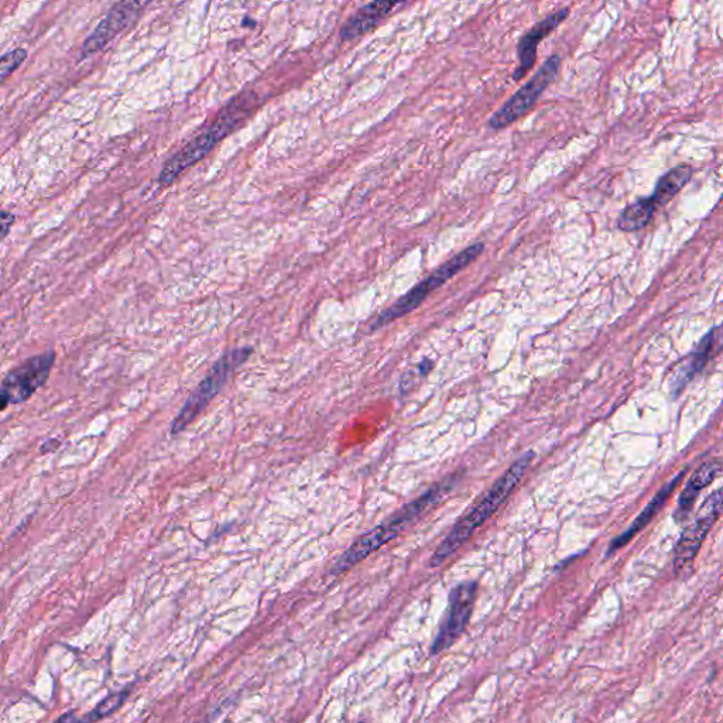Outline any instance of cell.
Segmentation results:
<instances>
[{
	"label": "cell",
	"mask_w": 723,
	"mask_h": 723,
	"mask_svg": "<svg viewBox=\"0 0 723 723\" xmlns=\"http://www.w3.org/2000/svg\"><path fill=\"white\" fill-rule=\"evenodd\" d=\"M457 482L458 476H451V478L437 483L433 488L428 489L424 495H421L420 498L407 503L406 506H403L399 512L394 513V515L390 516L385 522L380 523L375 529L363 534V536L359 537L354 544H351V547L338 558L337 563H335L334 568H332L331 574L338 575L351 570L355 565L366 560L369 555L378 551L380 547L397 539L399 534H402L411 524L416 523L427 510H430L431 507L441 502V500L455 488Z\"/></svg>",
	"instance_id": "6da1fadb"
},
{
	"label": "cell",
	"mask_w": 723,
	"mask_h": 723,
	"mask_svg": "<svg viewBox=\"0 0 723 723\" xmlns=\"http://www.w3.org/2000/svg\"><path fill=\"white\" fill-rule=\"evenodd\" d=\"M255 102V94H252V92H242L241 95L233 98L218 113L214 121L205 126L183 149L178 150L174 156L167 160V163L164 164L163 169L160 171L159 180H157L161 187L173 184L185 170L190 169L198 161L204 159L224 137L228 136L232 130H235L236 126L249 115V112H252Z\"/></svg>",
	"instance_id": "7a4b0ae2"
},
{
	"label": "cell",
	"mask_w": 723,
	"mask_h": 723,
	"mask_svg": "<svg viewBox=\"0 0 723 723\" xmlns=\"http://www.w3.org/2000/svg\"><path fill=\"white\" fill-rule=\"evenodd\" d=\"M534 452H526L523 457L517 459L515 464L507 469L506 474L499 479L495 485L489 489L486 493L485 498L476 505L471 512L465 517H462L454 529L450 531L444 541L438 546L437 550L431 558V567H440L444 564L451 555L457 553L462 544L469 540V537L475 533L479 527L482 526L486 520L491 519L495 512H498L500 506L505 503V500L512 495L515 491L519 482L522 481L523 476L526 475L527 469L531 462H533Z\"/></svg>",
	"instance_id": "3957f363"
},
{
	"label": "cell",
	"mask_w": 723,
	"mask_h": 723,
	"mask_svg": "<svg viewBox=\"0 0 723 723\" xmlns=\"http://www.w3.org/2000/svg\"><path fill=\"white\" fill-rule=\"evenodd\" d=\"M483 250H485V243H474V245L462 250L457 256H454V258L445 262L444 265L438 267L430 276L416 284L409 293L404 294L396 303L386 308L383 313H380L378 317L372 321V324H370V331L380 330V328L392 324V322L399 320V318H403L404 315L413 313L416 308L420 307L421 304L427 300V297L430 296L431 293L440 289L448 280H451L452 277L457 276L459 272H462V270L466 269L472 262H475V260L482 255Z\"/></svg>",
	"instance_id": "277c9868"
},
{
	"label": "cell",
	"mask_w": 723,
	"mask_h": 723,
	"mask_svg": "<svg viewBox=\"0 0 723 723\" xmlns=\"http://www.w3.org/2000/svg\"><path fill=\"white\" fill-rule=\"evenodd\" d=\"M252 352L253 348L250 346L231 349L214 363L207 376L202 379L200 385L195 387L194 392L185 400L180 413L174 418L173 424H171V435L180 434L193 423L195 418L200 416L202 411L207 409L208 404L224 389L226 383L235 375L236 370L241 368L243 363L248 362Z\"/></svg>",
	"instance_id": "5b68a950"
},
{
	"label": "cell",
	"mask_w": 723,
	"mask_h": 723,
	"mask_svg": "<svg viewBox=\"0 0 723 723\" xmlns=\"http://www.w3.org/2000/svg\"><path fill=\"white\" fill-rule=\"evenodd\" d=\"M561 57L558 54L550 56L544 61L543 65L536 71V74L527 81L522 88L517 89L505 104L500 106L498 111L493 113L489 118L488 126L493 130L505 129L507 126L513 125L524 115L531 111L537 104L544 91L557 78L560 73Z\"/></svg>",
	"instance_id": "8992f818"
},
{
	"label": "cell",
	"mask_w": 723,
	"mask_h": 723,
	"mask_svg": "<svg viewBox=\"0 0 723 723\" xmlns=\"http://www.w3.org/2000/svg\"><path fill=\"white\" fill-rule=\"evenodd\" d=\"M54 363L56 352L49 351L32 356L10 370L0 385V411L27 402L41 386L46 385Z\"/></svg>",
	"instance_id": "52a82bcc"
},
{
	"label": "cell",
	"mask_w": 723,
	"mask_h": 723,
	"mask_svg": "<svg viewBox=\"0 0 723 723\" xmlns=\"http://www.w3.org/2000/svg\"><path fill=\"white\" fill-rule=\"evenodd\" d=\"M722 503V491L718 489L705 500L704 505L699 509L698 515L692 520L690 526L684 530L674 553V568L677 574L688 570L694 563L699 548L707 539L708 533L714 527L716 520L721 516Z\"/></svg>",
	"instance_id": "ba28073f"
},
{
	"label": "cell",
	"mask_w": 723,
	"mask_h": 723,
	"mask_svg": "<svg viewBox=\"0 0 723 723\" xmlns=\"http://www.w3.org/2000/svg\"><path fill=\"white\" fill-rule=\"evenodd\" d=\"M476 591H478V585L474 581L464 582L452 589L447 616H445L440 632L435 637L433 649H431L433 656L450 649L452 644L457 642L465 632L466 626L471 620L472 611H474Z\"/></svg>",
	"instance_id": "9c48e42d"
},
{
	"label": "cell",
	"mask_w": 723,
	"mask_h": 723,
	"mask_svg": "<svg viewBox=\"0 0 723 723\" xmlns=\"http://www.w3.org/2000/svg\"><path fill=\"white\" fill-rule=\"evenodd\" d=\"M146 6L147 3L142 2H119L113 5L105 19H102L97 29L82 44L81 60L104 50L130 23L135 22Z\"/></svg>",
	"instance_id": "30bf717a"
},
{
	"label": "cell",
	"mask_w": 723,
	"mask_h": 723,
	"mask_svg": "<svg viewBox=\"0 0 723 723\" xmlns=\"http://www.w3.org/2000/svg\"><path fill=\"white\" fill-rule=\"evenodd\" d=\"M570 12V8H563L557 10V12L550 13V15L541 19L540 22H537L536 25L523 34L522 39L517 43L519 65H517L516 70L513 71V81L523 80V78L529 74L531 68L536 64L539 44L570 16Z\"/></svg>",
	"instance_id": "8fae6325"
},
{
	"label": "cell",
	"mask_w": 723,
	"mask_h": 723,
	"mask_svg": "<svg viewBox=\"0 0 723 723\" xmlns=\"http://www.w3.org/2000/svg\"><path fill=\"white\" fill-rule=\"evenodd\" d=\"M685 475H687V469H684V471H681L680 474L675 475L674 478L667 483V485L663 486V489H661V491L650 500L649 505L644 507L642 513L636 517L635 522L630 524L629 529H627L625 533L619 534V536L612 541L611 546H609L608 557L609 555L615 554L616 551L620 550V548L625 547L629 541L635 539L637 534H639L640 531H642L644 527L653 520V517L660 512L661 507L664 506L667 499L673 495L674 489L680 485L681 481H683Z\"/></svg>",
	"instance_id": "7c38bea8"
},
{
	"label": "cell",
	"mask_w": 723,
	"mask_h": 723,
	"mask_svg": "<svg viewBox=\"0 0 723 723\" xmlns=\"http://www.w3.org/2000/svg\"><path fill=\"white\" fill-rule=\"evenodd\" d=\"M399 2H372L363 6L355 13L348 22L342 26L341 39L344 41L354 40L363 34L375 29L380 22L390 16L394 9L399 8Z\"/></svg>",
	"instance_id": "4fadbf2b"
},
{
	"label": "cell",
	"mask_w": 723,
	"mask_h": 723,
	"mask_svg": "<svg viewBox=\"0 0 723 723\" xmlns=\"http://www.w3.org/2000/svg\"><path fill=\"white\" fill-rule=\"evenodd\" d=\"M721 468V461H719V459H712V461L705 462V464L699 466L697 471L692 474L690 482L687 483L684 491L681 492L678 507L677 510H675V519H677L678 522H684V520L688 519L692 509H694L695 503H697L699 493L714 482L716 476L721 472Z\"/></svg>",
	"instance_id": "5bb4252c"
},
{
	"label": "cell",
	"mask_w": 723,
	"mask_h": 723,
	"mask_svg": "<svg viewBox=\"0 0 723 723\" xmlns=\"http://www.w3.org/2000/svg\"><path fill=\"white\" fill-rule=\"evenodd\" d=\"M716 332H718V328L709 331L708 334L702 338V341L699 342L695 351L678 366L677 373H675L673 380H671V390H673L675 394L680 393L681 390L688 385V382H691L694 376H697L698 373L705 368V365H707L709 358H711L712 351H714Z\"/></svg>",
	"instance_id": "9a60e30c"
},
{
	"label": "cell",
	"mask_w": 723,
	"mask_h": 723,
	"mask_svg": "<svg viewBox=\"0 0 723 723\" xmlns=\"http://www.w3.org/2000/svg\"><path fill=\"white\" fill-rule=\"evenodd\" d=\"M692 174H694V169L687 166V164H680V166L667 171L657 181L656 188H654L653 194L650 195L651 201L656 204L657 208L664 207L673 200L675 195L683 190L685 185L690 183Z\"/></svg>",
	"instance_id": "2e32d148"
},
{
	"label": "cell",
	"mask_w": 723,
	"mask_h": 723,
	"mask_svg": "<svg viewBox=\"0 0 723 723\" xmlns=\"http://www.w3.org/2000/svg\"><path fill=\"white\" fill-rule=\"evenodd\" d=\"M656 204L650 197L639 198V200L627 205L618 218V228L623 232L642 231L650 224L651 219L657 211Z\"/></svg>",
	"instance_id": "e0dca14e"
},
{
	"label": "cell",
	"mask_w": 723,
	"mask_h": 723,
	"mask_svg": "<svg viewBox=\"0 0 723 723\" xmlns=\"http://www.w3.org/2000/svg\"><path fill=\"white\" fill-rule=\"evenodd\" d=\"M129 694V690H123L109 695L104 701L99 702L97 707L92 709L91 712L82 716V723H98L101 722L102 719H106L108 716L115 714V712L125 704Z\"/></svg>",
	"instance_id": "ac0fdd59"
},
{
	"label": "cell",
	"mask_w": 723,
	"mask_h": 723,
	"mask_svg": "<svg viewBox=\"0 0 723 723\" xmlns=\"http://www.w3.org/2000/svg\"><path fill=\"white\" fill-rule=\"evenodd\" d=\"M26 58L27 51L25 49H15L0 57V84H3L6 78L15 73L17 68L25 63Z\"/></svg>",
	"instance_id": "d6986e66"
},
{
	"label": "cell",
	"mask_w": 723,
	"mask_h": 723,
	"mask_svg": "<svg viewBox=\"0 0 723 723\" xmlns=\"http://www.w3.org/2000/svg\"><path fill=\"white\" fill-rule=\"evenodd\" d=\"M15 221L16 217L12 214V212H8L5 211V209L0 208V241H3V239L9 235L10 229H12Z\"/></svg>",
	"instance_id": "ffe728a7"
},
{
	"label": "cell",
	"mask_w": 723,
	"mask_h": 723,
	"mask_svg": "<svg viewBox=\"0 0 723 723\" xmlns=\"http://www.w3.org/2000/svg\"><path fill=\"white\" fill-rule=\"evenodd\" d=\"M61 441L57 440V438H50V440H47L44 442V444H41L40 447V454H51V452H54L60 448Z\"/></svg>",
	"instance_id": "44dd1931"
},
{
	"label": "cell",
	"mask_w": 723,
	"mask_h": 723,
	"mask_svg": "<svg viewBox=\"0 0 723 723\" xmlns=\"http://www.w3.org/2000/svg\"><path fill=\"white\" fill-rule=\"evenodd\" d=\"M53 723H82V716L78 718L74 712H67V714L61 715Z\"/></svg>",
	"instance_id": "7402d4cb"
}]
</instances>
